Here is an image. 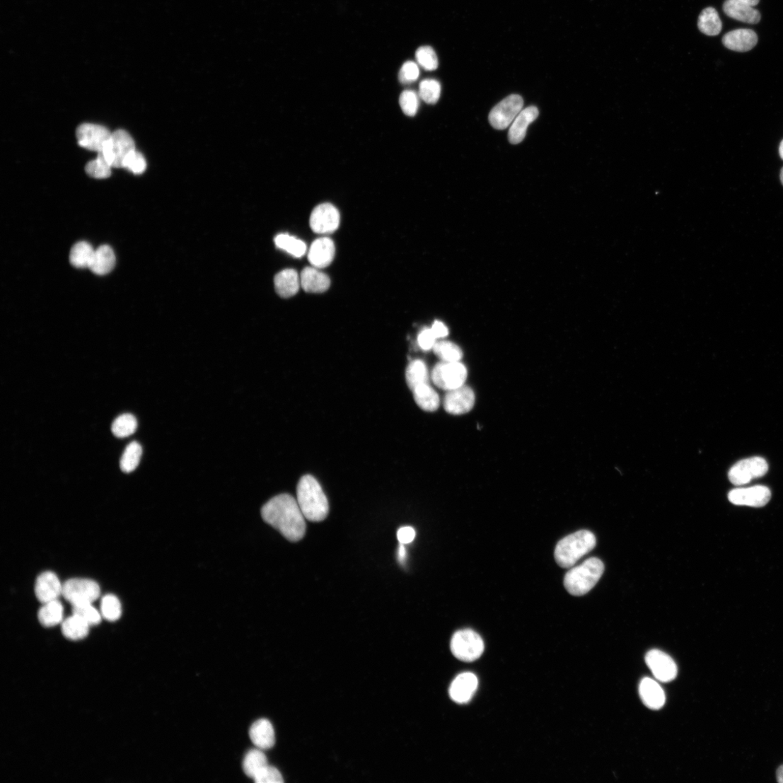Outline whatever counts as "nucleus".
I'll return each instance as SVG.
<instances>
[{"mask_svg":"<svg viewBox=\"0 0 783 783\" xmlns=\"http://www.w3.org/2000/svg\"><path fill=\"white\" fill-rule=\"evenodd\" d=\"M777 779L779 782L783 783V765L777 770Z\"/></svg>","mask_w":783,"mask_h":783,"instance_id":"obj_52","label":"nucleus"},{"mask_svg":"<svg viewBox=\"0 0 783 783\" xmlns=\"http://www.w3.org/2000/svg\"><path fill=\"white\" fill-rule=\"evenodd\" d=\"M63 586L60 579L52 572L42 573L37 579L35 594L42 603L58 600L63 595Z\"/></svg>","mask_w":783,"mask_h":783,"instance_id":"obj_17","label":"nucleus"},{"mask_svg":"<svg viewBox=\"0 0 783 783\" xmlns=\"http://www.w3.org/2000/svg\"><path fill=\"white\" fill-rule=\"evenodd\" d=\"M524 100L520 95H511L492 109L489 122L493 128L504 130L511 125L518 113L523 110Z\"/></svg>","mask_w":783,"mask_h":783,"instance_id":"obj_10","label":"nucleus"},{"mask_svg":"<svg viewBox=\"0 0 783 783\" xmlns=\"http://www.w3.org/2000/svg\"><path fill=\"white\" fill-rule=\"evenodd\" d=\"M723 11L730 18L746 23L756 24L761 20L759 11L736 0H726L723 5Z\"/></svg>","mask_w":783,"mask_h":783,"instance_id":"obj_24","label":"nucleus"},{"mask_svg":"<svg viewBox=\"0 0 783 783\" xmlns=\"http://www.w3.org/2000/svg\"><path fill=\"white\" fill-rule=\"evenodd\" d=\"M437 340L431 329L423 330L418 336V344L422 349L426 352L433 349Z\"/></svg>","mask_w":783,"mask_h":783,"instance_id":"obj_47","label":"nucleus"},{"mask_svg":"<svg viewBox=\"0 0 783 783\" xmlns=\"http://www.w3.org/2000/svg\"><path fill=\"white\" fill-rule=\"evenodd\" d=\"M95 250L86 242L75 244L70 252V262L76 268H90Z\"/></svg>","mask_w":783,"mask_h":783,"instance_id":"obj_29","label":"nucleus"},{"mask_svg":"<svg viewBox=\"0 0 783 783\" xmlns=\"http://www.w3.org/2000/svg\"><path fill=\"white\" fill-rule=\"evenodd\" d=\"M268 765L265 753L261 749H252L249 750L243 760V770L251 778H254L261 770Z\"/></svg>","mask_w":783,"mask_h":783,"instance_id":"obj_32","label":"nucleus"},{"mask_svg":"<svg viewBox=\"0 0 783 783\" xmlns=\"http://www.w3.org/2000/svg\"><path fill=\"white\" fill-rule=\"evenodd\" d=\"M72 606L93 603L100 596V588L94 580L74 578L63 586V595Z\"/></svg>","mask_w":783,"mask_h":783,"instance_id":"obj_7","label":"nucleus"},{"mask_svg":"<svg viewBox=\"0 0 783 783\" xmlns=\"http://www.w3.org/2000/svg\"><path fill=\"white\" fill-rule=\"evenodd\" d=\"M249 734L253 744L261 750L269 749L275 744L274 729L268 719H260L255 721Z\"/></svg>","mask_w":783,"mask_h":783,"instance_id":"obj_21","label":"nucleus"},{"mask_svg":"<svg viewBox=\"0 0 783 783\" xmlns=\"http://www.w3.org/2000/svg\"><path fill=\"white\" fill-rule=\"evenodd\" d=\"M407 557V552L404 544L400 543L398 550V559L401 564H404Z\"/></svg>","mask_w":783,"mask_h":783,"instance_id":"obj_50","label":"nucleus"},{"mask_svg":"<svg viewBox=\"0 0 783 783\" xmlns=\"http://www.w3.org/2000/svg\"><path fill=\"white\" fill-rule=\"evenodd\" d=\"M432 350L435 355L443 361L457 362L463 357L460 348L456 344L448 341L437 342Z\"/></svg>","mask_w":783,"mask_h":783,"instance_id":"obj_38","label":"nucleus"},{"mask_svg":"<svg viewBox=\"0 0 783 783\" xmlns=\"http://www.w3.org/2000/svg\"><path fill=\"white\" fill-rule=\"evenodd\" d=\"M767 462L761 457H752L737 462L731 469L729 478L736 486H742L758 479L768 472Z\"/></svg>","mask_w":783,"mask_h":783,"instance_id":"obj_9","label":"nucleus"},{"mask_svg":"<svg viewBox=\"0 0 783 783\" xmlns=\"http://www.w3.org/2000/svg\"><path fill=\"white\" fill-rule=\"evenodd\" d=\"M73 615L78 616L91 627L99 625L103 616L93 603L73 605Z\"/></svg>","mask_w":783,"mask_h":783,"instance_id":"obj_41","label":"nucleus"},{"mask_svg":"<svg viewBox=\"0 0 783 783\" xmlns=\"http://www.w3.org/2000/svg\"><path fill=\"white\" fill-rule=\"evenodd\" d=\"M91 626L82 619L73 615L62 622V632L71 641H81L90 632Z\"/></svg>","mask_w":783,"mask_h":783,"instance_id":"obj_30","label":"nucleus"},{"mask_svg":"<svg viewBox=\"0 0 783 783\" xmlns=\"http://www.w3.org/2000/svg\"><path fill=\"white\" fill-rule=\"evenodd\" d=\"M414 400L424 411L432 412L440 406V397L429 383L419 385L412 390Z\"/></svg>","mask_w":783,"mask_h":783,"instance_id":"obj_27","label":"nucleus"},{"mask_svg":"<svg viewBox=\"0 0 783 783\" xmlns=\"http://www.w3.org/2000/svg\"><path fill=\"white\" fill-rule=\"evenodd\" d=\"M274 286L280 297L284 298L293 297L299 291L301 277L296 270L285 269L275 276Z\"/></svg>","mask_w":783,"mask_h":783,"instance_id":"obj_25","label":"nucleus"},{"mask_svg":"<svg viewBox=\"0 0 783 783\" xmlns=\"http://www.w3.org/2000/svg\"><path fill=\"white\" fill-rule=\"evenodd\" d=\"M429 377L427 365L421 360L412 361L406 369V382L412 390L419 385L429 383Z\"/></svg>","mask_w":783,"mask_h":783,"instance_id":"obj_33","label":"nucleus"},{"mask_svg":"<svg viewBox=\"0 0 783 783\" xmlns=\"http://www.w3.org/2000/svg\"><path fill=\"white\" fill-rule=\"evenodd\" d=\"M100 613L103 618L109 622L120 620L122 614L120 599L112 594L105 596L101 601Z\"/></svg>","mask_w":783,"mask_h":783,"instance_id":"obj_37","label":"nucleus"},{"mask_svg":"<svg viewBox=\"0 0 783 783\" xmlns=\"http://www.w3.org/2000/svg\"><path fill=\"white\" fill-rule=\"evenodd\" d=\"M698 27L706 35H718L721 31L722 24L717 11L711 7L704 9L699 17Z\"/></svg>","mask_w":783,"mask_h":783,"instance_id":"obj_31","label":"nucleus"},{"mask_svg":"<svg viewBox=\"0 0 783 783\" xmlns=\"http://www.w3.org/2000/svg\"><path fill=\"white\" fill-rule=\"evenodd\" d=\"M308 255L310 263L313 267L317 269L327 267L332 264L335 255V243L328 238H318L312 243Z\"/></svg>","mask_w":783,"mask_h":783,"instance_id":"obj_18","label":"nucleus"},{"mask_svg":"<svg viewBox=\"0 0 783 783\" xmlns=\"http://www.w3.org/2000/svg\"><path fill=\"white\" fill-rule=\"evenodd\" d=\"M340 222V213L330 203L316 207L310 217L311 228L317 234L332 233L338 228Z\"/></svg>","mask_w":783,"mask_h":783,"instance_id":"obj_13","label":"nucleus"},{"mask_svg":"<svg viewBox=\"0 0 783 783\" xmlns=\"http://www.w3.org/2000/svg\"><path fill=\"white\" fill-rule=\"evenodd\" d=\"M115 265V255L112 249L107 245H101L95 251L90 269L95 274L103 276L110 273Z\"/></svg>","mask_w":783,"mask_h":783,"instance_id":"obj_26","label":"nucleus"},{"mask_svg":"<svg viewBox=\"0 0 783 783\" xmlns=\"http://www.w3.org/2000/svg\"><path fill=\"white\" fill-rule=\"evenodd\" d=\"M137 429V420L130 414L121 415L112 425V432L115 437L124 439L130 436Z\"/></svg>","mask_w":783,"mask_h":783,"instance_id":"obj_35","label":"nucleus"},{"mask_svg":"<svg viewBox=\"0 0 783 783\" xmlns=\"http://www.w3.org/2000/svg\"><path fill=\"white\" fill-rule=\"evenodd\" d=\"M431 330L437 340L444 338L448 335V330L446 326L439 321L434 323Z\"/></svg>","mask_w":783,"mask_h":783,"instance_id":"obj_49","label":"nucleus"},{"mask_svg":"<svg viewBox=\"0 0 783 783\" xmlns=\"http://www.w3.org/2000/svg\"><path fill=\"white\" fill-rule=\"evenodd\" d=\"M257 783H282L284 782L280 772L275 767L267 765L254 778Z\"/></svg>","mask_w":783,"mask_h":783,"instance_id":"obj_46","label":"nucleus"},{"mask_svg":"<svg viewBox=\"0 0 783 783\" xmlns=\"http://www.w3.org/2000/svg\"><path fill=\"white\" fill-rule=\"evenodd\" d=\"M38 620L45 627H52L62 623L64 621L62 603L58 600L43 603L38 613Z\"/></svg>","mask_w":783,"mask_h":783,"instance_id":"obj_28","label":"nucleus"},{"mask_svg":"<svg viewBox=\"0 0 783 783\" xmlns=\"http://www.w3.org/2000/svg\"><path fill=\"white\" fill-rule=\"evenodd\" d=\"M400 105L402 112L409 116H414L419 107V95L414 91H403L399 99Z\"/></svg>","mask_w":783,"mask_h":783,"instance_id":"obj_43","label":"nucleus"},{"mask_svg":"<svg viewBox=\"0 0 783 783\" xmlns=\"http://www.w3.org/2000/svg\"><path fill=\"white\" fill-rule=\"evenodd\" d=\"M646 661L657 680L669 683L676 678L678 666L669 655L659 650H651L646 654Z\"/></svg>","mask_w":783,"mask_h":783,"instance_id":"obj_14","label":"nucleus"},{"mask_svg":"<svg viewBox=\"0 0 783 783\" xmlns=\"http://www.w3.org/2000/svg\"><path fill=\"white\" fill-rule=\"evenodd\" d=\"M330 277L315 267H306L301 274V285L306 293L323 294L330 288Z\"/></svg>","mask_w":783,"mask_h":783,"instance_id":"obj_22","label":"nucleus"},{"mask_svg":"<svg viewBox=\"0 0 783 783\" xmlns=\"http://www.w3.org/2000/svg\"><path fill=\"white\" fill-rule=\"evenodd\" d=\"M539 110L535 106L522 110L510 126L509 131L510 143L517 144L523 141L528 127L537 120Z\"/></svg>","mask_w":783,"mask_h":783,"instance_id":"obj_19","label":"nucleus"},{"mask_svg":"<svg viewBox=\"0 0 783 783\" xmlns=\"http://www.w3.org/2000/svg\"><path fill=\"white\" fill-rule=\"evenodd\" d=\"M418 64L427 71L436 70L439 67V58L431 47H421L416 52Z\"/></svg>","mask_w":783,"mask_h":783,"instance_id":"obj_42","label":"nucleus"},{"mask_svg":"<svg viewBox=\"0 0 783 783\" xmlns=\"http://www.w3.org/2000/svg\"><path fill=\"white\" fill-rule=\"evenodd\" d=\"M780 180L782 184L783 185V168H782L780 172Z\"/></svg>","mask_w":783,"mask_h":783,"instance_id":"obj_54","label":"nucleus"},{"mask_svg":"<svg viewBox=\"0 0 783 783\" xmlns=\"http://www.w3.org/2000/svg\"><path fill=\"white\" fill-rule=\"evenodd\" d=\"M451 649L458 659L472 662L484 652L485 645L480 635L470 629L457 631L452 637Z\"/></svg>","mask_w":783,"mask_h":783,"instance_id":"obj_5","label":"nucleus"},{"mask_svg":"<svg viewBox=\"0 0 783 783\" xmlns=\"http://www.w3.org/2000/svg\"><path fill=\"white\" fill-rule=\"evenodd\" d=\"M147 163L144 156L136 150L130 153L124 159L122 168H125L134 174H141L146 169Z\"/></svg>","mask_w":783,"mask_h":783,"instance_id":"obj_44","label":"nucleus"},{"mask_svg":"<svg viewBox=\"0 0 783 783\" xmlns=\"http://www.w3.org/2000/svg\"><path fill=\"white\" fill-rule=\"evenodd\" d=\"M477 687L478 680L475 675L471 673H462L451 683L449 695L455 702L466 704L472 700Z\"/></svg>","mask_w":783,"mask_h":783,"instance_id":"obj_16","label":"nucleus"},{"mask_svg":"<svg viewBox=\"0 0 783 783\" xmlns=\"http://www.w3.org/2000/svg\"><path fill=\"white\" fill-rule=\"evenodd\" d=\"M112 166L105 159L102 152L98 153V157L86 164L85 170L91 178L95 179H106L111 175Z\"/></svg>","mask_w":783,"mask_h":783,"instance_id":"obj_39","label":"nucleus"},{"mask_svg":"<svg viewBox=\"0 0 783 783\" xmlns=\"http://www.w3.org/2000/svg\"><path fill=\"white\" fill-rule=\"evenodd\" d=\"M758 37L751 29L739 28L725 35L722 43L725 47L736 52H748L758 45Z\"/></svg>","mask_w":783,"mask_h":783,"instance_id":"obj_20","label":"nucleus"},{"mask_svg":"<svg viewBox=\"0 0 783 783\" xmlns=\"http://www.w3.org/2000/svg\"><path fill=\"white\" fill-rule=\"evenodd\" d=\"M639 692L644 704L651 709L658 710L665 704V693L654 680L646 678L640 683Z\"/></svg>","mask_w":783,"mask_h":783,"instance_id":"obj_23","label":"nucleus"},{"mask_svg":"<svg viewBox=\"0 0 783 783\" xmlns=\"http://www.w3.org/2000/svg\"><path fill=\"white\" fill-rule=\"evenodd\" d=\"M603 572V563L599 559L590 558L567 572L564 587L572 596H584L598 584Z\"/></svg>","mask_w":783,"mask_h":783,"instance_id":"obj_4","label":"nucleus"},{"mask_svg":"<svg viewBox=\"0 0 783 783\" xmlns=\"http://www.w3.org/2000/svg\"><path fill=\"white\" fill-rule=\"evenodd\" d=\"M779 153L781 158L783 160V140L781 141L779 148Z\"/></svg>","mask_w":783,"mask_h":783,"instance_id":"obj_53","label":"nucleus"},{"mask_svg":"<svg viewBox=\"0 0 783 783\" xmlns=\"http://www.w3.org/2000/svg\"><path fill=\"white\" fill-rule=\"evenodd\" d=\"M112 133L105 127L83 124L76 129V137L81 147L98 153L103 152Z\"/></svg>","mask_w":783,"mask_h":783,"instance_id":"obj_12","label":"nucleus"},{"mask_svg":"<svg viewBox=\"0 0 783 783\" xmlns=\"http://www.w3.org/2000/svg\"><path fill=\"white\" fill-rule=\"evenodd\" d=\"M770 499V489L763 485L736 488L729 493V501L737 506L760 508L766 506Z\"/></svg>","mask_w":783,"mask_h":783,"instance_id":"obj_11","label":"nucleus"},{"mask_svg":"<svg viewBox=\"0 0 783 783\" xmlns=\"http://www.w3.org/2000/svg\"><path fill=\"white\" fill-rule=\"evenodd\" d=\"M135 150V143L131 135L119 129L112 133L102 153L112 168H122L124 159Z\"/></svg>","mask_w":783,"mask_h":783,"instance_id":"obj_8","label":"nucleus"},{"mask_svg":"<svg viewBox=\"0 0 783 783\" xmlns=\"http://www.w3.org/2000/svg\"><path fill=\"white\" fill-rule=\"evenodd\" d=\"M596 538L588 530H579L562 539L557 545L555 557L562 568L572 567L596 547Z\"/></svg>","mask_w":783,"mask_h":783,"instance_id":"obj_3","label":"nucleus"},{"mask_svg":"<svg viewBox=\"0 0 783 783\" xmlns=\"http://www.w3.org/2000/svg\"><path fill=\"white\" fill-rule=\"evenodd\" d=\"M397 537L400 543L409 544L414 541L416 532L412 527H403L398 531Z\"/></svg>","mask_w":783,"mask_h":783,"instance_id":"obj_48","label":"nucleus"},{"mask_svg":"<svg viewBox=\"0 0 783 783\" xmlns=\"http://www.w3.org/2000/svg\"><path fill=\"white\" fill-rule=\"evenodd\" d=\"M297 501L306 519L313 522L324 521L330 506L322 486L311 475H305L297 487Z\"/></svg>","mask_w":783,"mask_h":783,"instance_id":"obj_2","label":"nucleus"},{"mask_svg":"<svg viewBox=\"0 0 783 783\" xmlns=\"http://www.w3.org/2000/svg\"><path fill=\"white\" fill-rule=\"evenodd\" d=\"M261 515L289 541L298 542L306 534V518L292 496L282 494L272 499L261 509Z\"/></svg>","mask_w":783,"mask_h":783,"instance_id":"obj_1","label":"nucleus"},{"mask_svg":"<svg viewBox=\"0 0 783 783\" xmlns=\"http://www.w3.org/2000/svg\"><path fill=\"white\" fill-rule=\"evenodd\" d=\"M275 245L278 248L285 250L290 255L296 257L303 256L307 250L304 242L289 235H279L274 239Z\"/></svg>","mask_w":783,"mask_h":783,"instance_id":"obj_34","label":"nucleus"},{"mask_svg":"<svg viewBox=\"0 0 783 783\" xmlns=\"http://www.w3.org/2000/svg\"><path fill=\"white\" fill-rule=\"evenodd\" d=\"M431 378L438 388L450 391L464 385L468 378V369L459 361H442L435 365Z\"/></svg>","mask_w":783,"mask_h":783,"instance_id":"obj_6","label":"nucleus"},{"mask_svg":"<svg viewBox=\"0 0 783 783\" xmlns=\"http://www.w3.org/2000/svg\"><path fill=\"white\" fill-rule=\"evenodd\" d=\"M475 403V395L472 388L461 386L448 391L444 398L445 410L453 415H462L470 412Z\"/></svg>","mask_w":783,"mask_h":783,"instance_id":"obj_15","label":"nucleus"},{"mask_svg":"<svg viewBox=\"0 0 783 783\" xmlns=\"http://www.w3.org/2000/svg\"><path fill=\"white\" fill-rule=\"evenodd\" d=\"M141 454V446L137 442H132L127 446L120 462L122 470L125 473L134 472L139 465Z\"/></svg>","mask_w":783,"mask_h":783,"instance_id":"obj_36","label":"nucleus"},{"mask_svg":"<svg viewBox=\"0 0 783 783\" xmlns=\"http://www.w3.org/2000/svg\"><path fill=\"white\" fill-rule=\"evenodd\" d=\"M736 1L741 2L753 7L758 5L760 0H736Z\"/></svg>","mask_w":783,"mask_h":783,"instance_id":"obj_51","label":"nucleus"},{"mask_svg":"<svg viewBox=\"0 0 783 783\" xmlns=\"http://www.w3.org/2000/svg\"><path fill=\"white\" fill-rule=\"evenodd\" d=\"M419 74L418 65L413 62H407L401 67L398 77L401 83L408 84L416 81L419 76Z\"/></svg>","mask_w":783,"mask_h":783,"instance_id":"obj_45","label":"nucleus"},{"mask_svg":"<svg viewBox=\"0 0 783 783\" xmlns=\"http://www.w3.org/2000/svg\"><path fill=\"white\" fill-rule=\"evenodd\" d=\"M441 95V85L434 79L423 80L419 84V98L427 104H435Z\"/></svg>","mask_w":783,"mask_h":783,"instance_id":"obj_40","label":"nucleus"}]
</instances>
